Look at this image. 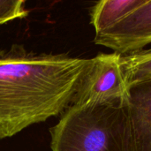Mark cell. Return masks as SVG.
Masks as SVG:
<instances>
[{"label":"cell","instance_id":"obj_1","mask_svg":"<svg viewBox=\"0 0 151 151\" xmlns=\"http://www.w3.org/2000/svg\"><path fill=\"white\" fill-rule=\"evenodd\" d=\"M90 62L19 44L0 50V140L64 113Z\"/></svg>","mask_w":151,"mask_h":151},{"label":"cell","instance_id":"obj_2","mask_svg":"<svg viewBox=\"0 0 151 151\" xmlns=\"http://www.w3.org/2000/svg\"><path fill=\"white\" fill-rule=\"evenodd\" d=\"M52 151H132L127 106L72 104L50 129Z\"/></svg>","mask_w":151,"mask_h":151},{"label":"cell","instance_id":"obj_3","mask_svg":"<svg viewBox=\"0 0 151 151\" xmlns=\"http://www.w3.org/2000/svg\"><path fill=\"white\" fill-rule=\"evenodd\" d=\"M121 57L112 52L100 53L91 58L72 104L127 105L128 86L121 67Z\"/></svg>","mask_w":151,"mask_h":151},{"label":"cell","instance_id":"obj_4","mask_svg":"<svg viewBox=\"0 0 151 151\" xmlns=\"http://www.w3.org/2000/svg\"><path fill=\"white\" fill-rule=\"evenodd\" d=\"M94 42L120 55L142 50L151 44V0H145L117 24L96 34Z\"/></svg>","mask_w":151,"mask_h":151},{"label":"cell","instance_id":"obj_5","mask_svg":"<svg viewBox=\"0 0 151 151\" xmlns=\"http://www.w3.org/2000/svg\"><path fill=\"white\" fill-rule=\"evenodd\" d=\"M127 111L132 151H151V80L128 88Z\"/></svg>","mask_w":151,"mask_h":151},{"label":"cell","instance_id":"obj_6","mask_svg":"<svg viewBox=\"0 0 151 151\" xmlns=\"http://www.w3.org/2000/svg\"><path fill=\"white\" fill-rule=\"evenodd\" d=\"M144 2L145 0H103L96 3L91 11V24L96 34L114 26Z\"/></svg>","mask_w":151,"mask_h":151},{"label":"cell","instance_id":"obj_7","mask_svg":"<svg viewBox=\"0 0 151 151\" xmlns=\"http://www.w3.org/2000/svg\"><path fill=\"white\" fill-rule=\"evenodd\" d=\"M121 67L128 88L151 80V49L122 55Z\"/></svg>","mask_w":151,"mask_h":151},{"label":"cell","instance_id":"obj_8","mask_svg":"<svg viewBox=\"0 0 151 151\" xmlns=\"http://www.w3.org/2000/svg\"><path fill=\"white\" fill-rule=\"evenodd\" d=\"M28 12L25 8L23 0L0 1V25L16 19L27 17Z\"/></svg>","mask_w":151,"mask_h":151}]
</instances>
